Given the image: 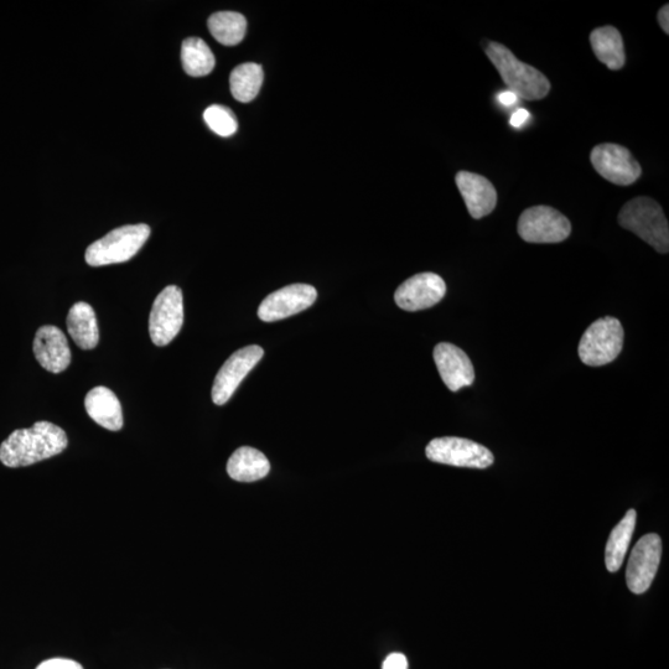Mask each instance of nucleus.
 <instances>
[{
  "label": "nucleus",
  "instance_id": "nucleus-6",
  "mask_svg": "<svg viewBox=\"0 0 669 669\" xmlns=\"http://www.w3.org/2000/svg\"><path fill=\"white\" fill-rule=\"evenodd\" d=\"M425 455L433 463L470 469L489 468L495 460L486 446L456 437L433 439L425 449Z\"/></svg>",
  "mask_w": 669,
  "mask_h": 669
},
{
  "label": "nucleus",
  "instance_id": "nucleus-4",
  "mask_svg": "<svg viewBox=\"0 0 669 669\" xmlns=\"http://www.w3.org/2000/svg\"><path fill=\"white\" fill-rule=\"evenodd\" d=\"M149 236L150 227L144 223L116 228L87 248L86 262L91 267L128 262L136 256Z\"/></svg>",
  "mask_w": 669,
  "mask_h": 669
},
{
  "label": "nucleus",
  "instance_id": "nucleus-21",
  "mask_svg": "<svg viewBox=\"0 0 669 669\" xmlns=\"http://www.w3.org/2000/svg\"><path fill=\"white\" fill-rule=\"evenodd\" d=\"M636 518V511L630 510L610 534L605 551L606 568L610 573H616L624 563L627 549H629L632 536H634Z\"/></svg>",
  "mask_w": 669,
  "mask_h": 669
},
{
  "label": "nucleus",
  "instance_id": "nucleus-27",
  "mask_svg": "<svg viewBox=\"0 0 669 669\" xmlns=\"http://www.w3.org/2000/svg\"><path fill=\"white\" fill-rule=\"evenodd\" d=\"M382 669H408L407 657L402 653H392L383 662Z\"/></svg>",
  "mask_w": 669,
  "mask_h": 669
},
{
  "label": "nucleus",
  "instance_id": "nucleus-9",
  "mask_svg": "<svg viewBox=\"0 0 669 669\" xmlns=\"http://www.w3.org/2000/svg\"><path fill=\"white\" fill-rule=\"evenodd\" d=\"M591 164L604 179L615 185L629 186L642 174L641 165L629 149L619 144L604 143L591 150Z\"/></svg>",
  "mask_w": 669,
  "mask_h": 669
},
{
  "label": "nucleus",
  "instance_id": "nucleus-16",
  "mask_svg": "<svg viewBox=\"0 0 669 669\" xmlns=\"http://www.w3.org/2000/svg\"><path fill=\"white\" fill-rule=\"evenodd\" d=\"M455 181L473 219L480 220L495 210L497 191L489 179L470 171H459Z\"/></svg>",
  "mask_w": 669,
  "mask_h": 669
},
{
  "label": "nucleus",
  "instance_id": "nucleus-1",
  "mask_svg": "<svg viewBox=\"0 0 669 669\" xmlns=\"http://www.w3.org/2000/svg\"><path fill=\"white\" fill-rule=\"evenodd\" d=\"M64 429L50 422H38L29 429L14 430L0 445V461L17 469L53 458L67 448Z\"/></svg>",
  "mask_w": 669,
  "mask_h": 669
},
{
  "label": "nucleus",
  "instance_id": "nucleus-24",
  "mask_svg": "<svg viewBox=\"0 0 669 669\" xmlns=\"http://www.w3.org/2000/svg\"><path fill=\"white\" fill-rule=\"evenodd\" d=\"M207 25H209L211 35L222 45H238L246 36L247 20L240 13L219 12L212 14Z\"/></svg>",
  "mask_w": 669,
  "mask_h": 669
},
{
  "label": "nucleus",
  "instance_id": "nucleus-17",
  "mask_svg": "<svg viewBox=\"0 0 669 669\" xmlns=\"http://www.w3.org/2000/svg\"><path fill=\"white\" fill-rule=\"evenodd\" d=\"M85 407L88 416L101 427L118 432L123 427L121 402L107 387H96L87 393Z\"/></svg>",
  "mask_w": 669,
  "mask_h": 669
},
{
  "label": "nucleus",
  "instance_id": "nucleus-26",
  "mask_svg": "<svg viewBox=\"0 0 669 669\" xmlns=\"http://www.w3.org/2000/svg\"><path fill=\"white\" fill-rule=\"evenodd\" d=\"M36 669H84V667L69 658H51V660L41 662Z\"/></svg>",
  "mask_w": 669,
  "mask_h": 669
},
{
  "label": "nucleus",
  "instance_id": "nucleus-5",
  "mask_svg": "<svg viewBox=\"0 0 669 669\" xmlns=\"http://www.w3.org/2000/svg\"><path fill=\"white\" fill-rule=\"evenodd\" d=\"M625 333L619 320L605 316L594 321L579 342V357L586 366L609 365L621 354Z\"/></svg>",
  "mask_w": 669,
  "mask_h": 669
},
{
  "label": "nucleus",
  "instance_id": "nucleus-28",
  "mask_svg": "<svg viewBox=\"0 0 669 669\" xmlns=\"http://www.w3.org/2000/svg\"><path fill=\"white\" fill-rule=\"evenodd\" d=\"M528 118H530V113H528L526 110H523V108H520V110H517L512 114L510 121L511 126L516 128L521 127L527 122Z\"/></svg>",
  "mask_w": 669,
  "mask_h": 669
},
{
  "label": "nucleus",
  "instance_id": "nucleus-2",
  "mask_svg": "<svg viewBox=\"0 0 669 669\" xmlns=\"http://www.w3.org/2000/svg\"><path fill=\"white\" fill-rule=\"evenodd\" d=\"M485 53L500 72L508 90L527 101L542 100L551 91V82L536 67L517 59L505 45L489 41Z\"/></svg>",
  "mask_w": 669,
  "mask_h": 669
},
{
  "label": "nucleus",
  "instance_id": "nucleus-18",
  "mask_svg": "<svg viewBox=\"0 0 669 669\" xmlns=\"http://www.w3.org/2000/svg\"><path fill=\"white\" fill-rule=\"evenodd\" d=\"M271 471L267 456L261 451L242 446L231 455L227 463V473L231 479L240 482H254L264 479Z\"/></svg>",
  "mask_w": 669,
  "mask_h": 669
},
{
  "label": "nucleus",
  "instance_id": "nucleus-8",
  "mask_svg": "<svg viewBox=\"0 0 669 669\" xmlns=\"http://www.w3.org/2000/svg\"><path fill=\"white\" fill-rule=\"evenodd\" d=\"M183 324V292L176 285H169L153 304L149 318L150 339L154 345L167 346L178 336Z\"/></svg>",
  "mask_w": 669,
  "mask_h": 669
},
{
  "label": "nucleus",
  "instance_id": "nucleus-10",
  "mask_svg": "<svg viewBox=\"0 0 669 669\" xmlns=\"http://www.w3.org/2000/svg\"><path fill=\"white\" fill-rule=\"evenodd\" d=\"M662 557L661 537L656 533L646 534L632 549L627 564L626 580L634 594H645L655 580Z\"/></svg>",
  "mask_w": 669,
  "mask_h": 669
},
{
  "label": "nucleus",
  "instance_id": "nucleus-19",
  "mask_svg": "<svg viewBox=\"0 0 669 669\" xmlns=\"http://www.w3.org/2000/svg\"><path fill=\"white\" fill-rule=\"evenodd\" d=\"M67 330L82 350H92L100 340L95 310L90 304L80 302L72 305L67 315Z\"/></svg>",
  "mask_w": 669,
  "mask_h": 669
},
{
  "label": "nucleus",
  "instance_id": "nucleus-7",
  "mask_svg": "<svg viewBox=\"0 0 669 669\" xmlns=\"http://www.w3.org/2000/svg\"><path fill=\"white\" fill-rule=\"evenodd\" d=\"M517 230L528 243H559L572 233V223L551 206H534L522 212Z\"/></svg>",
  "mask_w": 669,
  "mask_h": 669
},
{
  "label": "nucleus",
  "instance_id": "nucleus-29",
  "mask_svg": "<svg viewBox=\"0 0 669 669\" xmlns=\"http://www.w3.org/2000/svg\"><path fill=\"white\" fill-rule=\"evenodd\" d=\"M658 23L666 34H669V7L668 4L663 5L657 15Z\"/></svg>",
  "mask_w": 669,
  "mask_h": 669
},
{
  "label": "nucleus",
  "instance_id": "nucleus-14",
  "mask_svg": "<svg viewBox=\"0 0 669 669\" xmlns=\"http://www.w3.org/2000/svg\"><path fill=\"white\" fill-rule=\"evenodd\" d=\"M433 356L439 375L451 392H458L463 387L473 385L475 381L473 362L458 346L442 342L435 346Z\"/></svg>",
  "mask_w": 669,
  "mask_h": 669
},
{
  "label": "nucleus",
  "instance_id": "nucleus-23",
  "mask_svg": "<svg viewBox=\"0 0 669 669\" xmlns=\"http://www.w3.org/2000/svg\"><path fill=\"white\" fill-rule=\"evenodd\" d=\"M181 61L189 76L204 77L215 69L216 60L209 45L200 38L186 39L181 46Z\"/></svg>",
  "mask_w": 669,
  "mask_h": 669
},
{
  "label": "nucleus",
  "instance_id": "nucleus-15",
  "mask_svg": "<svg viewBox=\"0 0 669 669\" xmlns=\"http://www.w3.org/2000/svg\"><path fill=\"white\" fill-rule=\"evenodd\" d=\"M34 355L40 366L51 373H61L69 367L71 351L66 336L54 325H45L36 331Z\"/></svg>",
  "mask_w": 669,
  "mask_h": 669
},
{
  "label": "nucleus",
  "instance_id": "nucleus-11",
  "mask_svg": "<svg viewBox=\"0 0 669 669\" xmlns=\"http://www.w3.org/2000/svg\"><path fill=\"white\" fill-rule=\"evenodd\" d=\"M263 355L262 347L257 345L243 347L232 354L217 373L212 387V401L217 406H223L230 401L238 386L262 360Z\"/></svg>",
  "mask_w": 669,
  "mask_h": 669
},
{
  "label": "nucleus",
  "instance_id": "nucleus-12",
  "mask_svg": "<svg viewBox=\"0 0 669 669\" xmlns=\"http://www.w3.org/2000/svg\"><path fill=\"white\" fill-rule=\"evenodd\" d=\"M318 292L309 284H292L269 294L259 305L258 316L264 323H274L302 313L315 303Z\"/></svg>",
  "mask_w": 669,
  "mask_h": 669
},
{
  "label": "nucleus",
  "instance_id": "nucleus-25",
  "mask_svg": "<svg viewBox=\"0 0 669 669\" xmlns=\"http://www.w3.org/2000/svg\"><path fill=\"white\" fill-rule=\"evenodd\" d=\"M207 127L220 137H231L237 132L238 122L230 108L212 105L204 112Z\"/></svg>",
  "mask_w": 669,
  "mask_h": 669
},
{
  "label": "nucleus",
  "instance_id": "nucleus-13",
  "mask_svg": "<svg viewBox=\"0 0 669 669\" xmlns=\"http://www.w3.org/2000/svg\"><path fill=\"white\" fill-rule=\"evenodd\" d=\"M446 294L444 279L435 273H419L399 285L394 300L399 308L419 311L442 302Z\"/></svg>",
  "mask_w": 669,
  "mask_h": 669
},
{
  "label": "nucleus",
  "instance_id": "nucleus-3",
  "mask_svg": "<svg viewBox=\"0 0 669 669\" xmlns=\"http://www.w3.org/2000/svg\"><path fill=\"white\" fill-rule=\"evenodd\" d=\"M619 223L621 227L634 232L657 252L668 253V221L660 204L651 197L640 196L627 202L620 211Z\"/></svg>",
  "mask_w": 669,
  "mask_h": 669
},
{
  "label": "nucleus",
  "instance_id": "nucleus-22",
  "mask_svg": "<svg viewBox=\"0 0 669 669\" xmlns=\"http://www.w3.org/2000/svg\"><path fill=\"white\" fill-rule=\"evenodd\" d=\"M264 74L261 65L247 62L231 72L230 88L238 102L248 103L258 96L263 85Z\"/></svg>",
  "mask_w": 669,
  "mask_h": 669
},
{
  "label": "nucleus",
  "instance_id": "nucleus-20",
  "mask_svg": "<svg viewBox=\"0 0 669 669\" xmlns=\"http://www.w3.org/2000/svg\"><path fill=\"white\" fill-rule=\"evenodd\" d=\"M590 44L595 56L610 70H620L625 66L624 40L616 28L603 27L593 30L590 34Z\"/></svg>",
  "mask_w": 669,
  "mask_h": 669
},
{
  "label": "nucleus",
  "instance_id": "nucleus-30",
  "mask_svg": "<svg viewBox=\"0 0 669 669\" xmlns=\"http://www.w3.org/2000/svg\"><path fill=\"white\" fill-rule=\"evenodd\" d=\"M518 97L513 93L512 91L508 90L505 92H501L499 95V102L503 106H513L515 103H517Z\"/></svg>",
  "mask_w": 669,
  "mask_h": 669
}]
</instances>
